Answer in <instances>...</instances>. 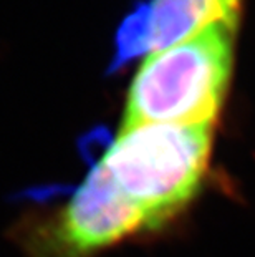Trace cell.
<instances>
[{
  "instance_id": "6da1fadb",
  "label": "cell",
  "mask_w": 255,
  "mask_h": 257,
  "mask_svg": "<svg viewBox=\"0 0 255 257\" xmlns=\"http://www.w3.org/2000/svg\"><path fill=\"white\" fill-rule=\"evenodd\" d=\"M212 133V123L139 124L121 130L98 163L143 214L146 229H157L197 194Z\"/></svg>"
},
{
  "instance_id": "7a4b0ae2",
  "label": "cell",
  "mask_w": 255,
  "mask_h": 257,
  "mask_svg": "<svg viewBox=\"0 0 255 257\" xmlns=\"http://www.w3.org/2000/svg\"><path fill=\"white\" fill-rule=\"evenodd\" d=\"M235 32V22H217L151 53L129 86L121 130L214 123L229 86Z\"/></svg>"
},
{
  "instance_id": "3957f363",
  "label": "cell",
  "mask_w": 255,
  "mask_h": 257,
  "mask_svg": "<svg viewBox=\"0 0 255 257\" xmlns=\"http://www.w3.org/2000/svg\"><path fill=\"white\" fill-rule=\"evenodd\" d=\"M141 229H146L143 214L96 161L48 229L47 252L55 257H86Z\"/></svg>"
},
{
  "instance_id": "277c9868",
  "label": "cell",
  "mask_w": 255,
  "mask_h": 257,
  "mask_svg": "<svg viewBox=\"0 0 255 257\" xmlns=\"http://www.w3.org/2000/svg\"><path fill=\"white\" fill-rule=\"evenodd\" d=\"M240 0H149L151 52L166 50L217 22H238Z\"/></svg>"
},
{
  "instance_id": "5b68a950",
  "label": "cell",
  "mask_w": 255,
  "mask_h": 257,
  "mask_svg": "<svg viewBox=\"0 0 255 257\" xmlns=\"http://www.w3.org/2000/svg\"><path fill=\"white\" fill-rule=\"evenodd\" d=\"M146 52H151L149 0H139L124 17L116 32L115 55L111 58L108 72H116Z\"/></svg>"
}]
</instances>
